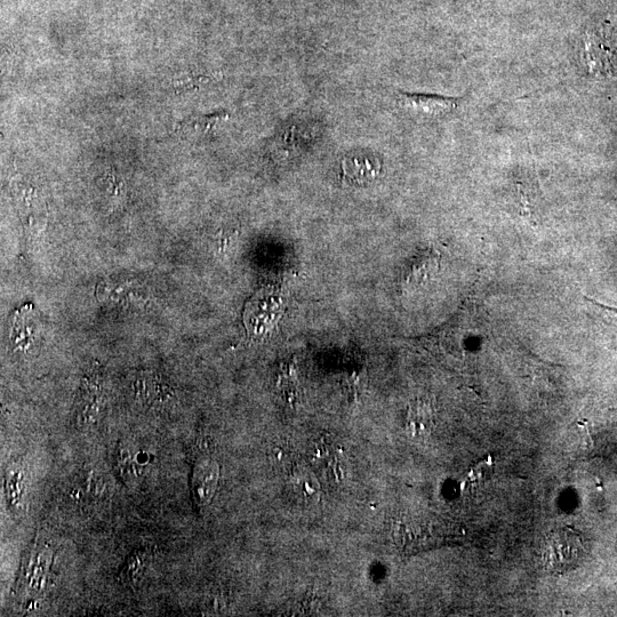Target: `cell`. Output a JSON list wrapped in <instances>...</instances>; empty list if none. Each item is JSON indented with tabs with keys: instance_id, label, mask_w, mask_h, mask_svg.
<instances>
[{
	"instance_id": "obj_1",
	"label": "cell",
	"mask_w": 617,
	"mask_h": 617,
	"mask_svg": "<svg viewBox=\"0 0 617 617\" xmlns=\"http://www.w3.org/2000/svg\"><path fill=\"white\" fill-rule=\"evenodd\" d=\"M586 555L579 532L570 527L551 532L542 546V562L550 573L565 574L578 567Z\"/></svg>"
},
{
	"instance_id": "obj_2",
	"label": "cell",
	"mask_w": 617,
	"mask_h": 617,
	"mask_svg": "<svg viewBox=\"0 0 617 617\" xmlns=\"http://www.w3.org/2000/svg\"><path fill=\"white\" fill-rule=\"evenodd\" d=\"M617 48L605 27L588 31L583 40L582 59L590 74L610 77L615 69Z\"/></svg>"
},
{
	"instance_id": "obj_3",
	"label": "cell",
	"mask_w": 617,
	"mask_h": 617,
	"mask_svg": "<svg viewBox=\"0 0 617 617\" xmlns=\"http://www.w3.org/2000/svg\"><path fill=\"white\" fill-rule=\"evenodd\" d=\"M459 99L446 98L442 95L421 93H398L399 106L407 111L426 118H438L451 114L459 107Z\"/></svg>"
},
{
	"instance_id": "obj_4",
	"label": "cell",
	"mask_w": 617,
	"mask_h": 617,
	"mask_svg": "<svg viewBox=\"0 0 617 617\" xmlns=\"http://www.w3.org/2000/svg\"><path fill=\"white\" fill-rule=\"evenodd\" d=\"M220 467L211 456L199 458L192 471L191 490L199 507H206L218 490Z\"/></svg>"
},
{
	"instance_id": "obj_5",
	"label": "cell",
	"mask_w": 617,
	"mask_h": 617,
	"mask_svg": "<svg viewBox=\"0 0 617 617\" xmlns=\"http://www.w3.org/2000/svg\"><path fill=\"white\" fill-rule=\"evenodd\" d=\"M440 269V254L434 247L415 254L403 271L402 284L406 290L426 286L434 279Z\"/></svg>"
},
{
	"instance_id": "obj_6",
	"label": "cell",
	"mask_w": 617,
	"mask_h": 617,
	"mask_svg": "<svg viewBox=\"0 0 617 617\" xmlns=\"http://www.w3.org/2000/svg\"><path fill=\"white\" fill-rule=\"evenodd\" d=\"M434 403L427 397L414 399L408 406L406 418L407 434L413 438L428 437L436 424Z\"/></svg>"
},
{
	"instance_id": "obj_7",
	"label": "cell",
	"mask_w": 617,
	"mask_h": 617,
	"mask_svg": "<svg viewBox=\"0 0 617 617\" xmlns=\"http://www.w3.org/2000/svg\"><path fill=\"white\" fill-rule=\"evenodd\" d=\"M344 179L355 184H365L378 178L381 165L378 159L350 157L342 164Z\"/></svg>"
},
{
	"instance_id": "obj_8",
	"label": "cell",
	"mask_w": 617,
	"mask_h": 617,
	"mask_svg": "<svg viewBox=\"0 0 617 617\" xmlns=\"http://www.w3.org/2000/svg\"><path fill=\"white\" fill-rule=\"evenodd\" d=\"M152 551L150 549L136 550L128 557L127 562L120 573V580L126 584L139 583L151 562Z\"/></svg>"
},
{
	"instance_id": "obj_9",
	"label": "cell",
	"mask_w": 617,
	"mask_h": 617,
	"mask_svg": "<svg viewBox=\"0 0 617 617\" xmlns=\"http://www.w3.org/2000/svg\"><path fill=\"white\" fill-rule=\"evenodd\" d=\"M117 467L119 475L125 483H131L135 478L142 476L143 466L135 460V455L126 446L119 448Z\"/></svg>"
},
{
	"instance_id": "obj_10",
	"label": "cell",
	"mask_w": 617,
	"mask_h": 617,
	"mask_svg": "<svg viewBox=\"0 0 617 617\" xmlns=\"http://www.w3.org/2000/svg\"><path fill=\"white\" fill-rule=\"evenodd\" d=\"M31 309L23 308L21 315H16L15 323L13 324V342L15 346L21 349H27L30 347L31 336L34 338V324L31 325L30 316Z\"/></svg>"
},
{
	"instance_id": "obj_11",
	"label": "cell",
	"mask_w": 617,
	"mask_h": 617,
	"mask_svg": "<svg viewBox=\"0 0 617 617\" xmlns=\"http://www.w3.org/2000/svg\"><path fill=\"white\" fill-rule=\"evenodd\" d=\"M292 483L295 493L302 499H314L319 492L316 478L307 471L294 469L292 472Z\"/></svg>"
},
{
	"instance_id": "obj_12",
	"label": "cell",
	"mask_w": 617,
	"mask_h": 617,
	"mask_svg": "<svg viewBox=\"0 0 617 617\" xmlns=\"http://www.w3.org/2000/svg\"><path fill=\"white\" fill-rule=\"evenodd\" d=\"M228 118L227 112H218V114L187 119L186 122L180 124V127L192 128L198 134H207L214 130L216 126L226 122Z\"/></svg>"
},
{
	"instance_id": "obj_13",
	"label": "cell",
	"mask_w": 617,
	"mask_h": 617,
	"mask_svg": "<svg viewBox=\"0 0 617 617\" xmlns=\"http://www.w3.org/2000/svg\"><path fill=\"white\" fill-rule=\"evenodd\" d=\"M214 77L215 75L207 76V75L191 74V75L184 76L182 78L174 79L173 87L175 88L176 92L187 91V90H190V88H194L200 84H204L208 82V80H211Z\"/></svg>"
},
{
	"instance_id": "obj_14",
	"label": "cell",
	"mask_w": 617,
	"mask_h": 617,
	"mask_svg": "<svg viewBox=\"0 0 617 617\" xmlns=\"http://www.w3.org/2000/svg\"><path fill=\"white\" fill-rule=\"evenodd\" d=\"M271 461L274 462L277 467L286 471L292 468L293 454L286 447H276L272 450Z\"/></svg>"
},
{
	"instance_id": "obj_15",
	"label": "cell",
	"mask_w": 617,
	"mask_h": 617,
	"mask_svg": "<svg viewBox=\"0 0 617 617\" xmlns=\"http://www.w3.org/2000/svg\"><path fill=\"white\" fill-rule=\"evenodd\" d=\"M85 485L86 492L95 496V498H99L106 491V483L103 482L102 477L96 474L95 471H91L87 475Z\"/></svg>"
},
{
	"instance_id": "obj_16",
	"label": "cell",
	"mask_w": 617,
	"mask_h": 617,
	"mask_svg": "<svg viewBox=\"0 0 617 617\" xmlns=\"http://www.w3.org/2000/svg\"><path fill=\"white\" fill-rule=\"evenodd\" d=\"M586 299L588 302H590L591 304H594V306L602 310L606 318L610 320L611 324L617 327V308L605 306V304L599 303L594 299H590V298H586Z\"/></svg>"
}]
</instances>
